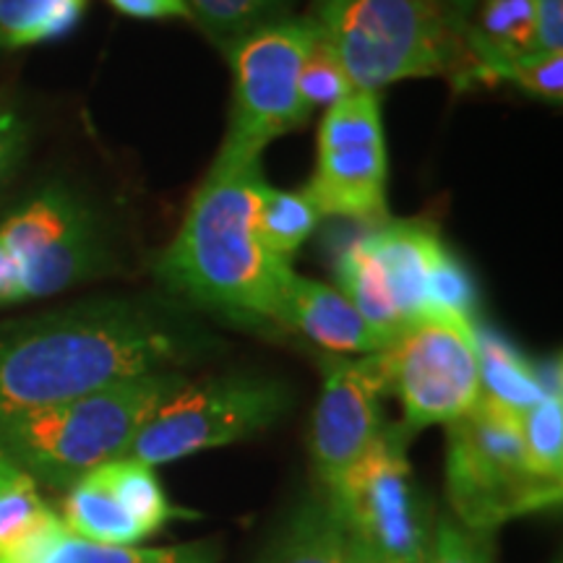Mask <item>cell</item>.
<instances>
[{
    "label": "cell",
    "instance_id": "20",
    "mask_svg": "<svg viewBox=\"0 0 563 563\" xmlns=\"http://www.w3.org/2000/svg\"><path fill=\"white\" fill-rule=\"evenodd\" d=\"M60 517L45 504L37 483L0 456V563L24 551Z\"/></svg>",
    "mask_w": 563,
    "mask_h": 563
},
{
    "label": "cell",
    "instance_id": "17",
    "mask_svg": "<svg viewBox=\"0 0 563 563\" xmlns=\"http://www.w3.org/2000/svg\"><path fill=\"white\" fill-rule=\"evenodd\" d=\"M477 365H481V391L483 397L504 405L506 410L525 415L551 389L534 365L501 334L475 327Z\"/></svg>",
    "mask_w": 563,
    "mask_h": 563
},
{
    "label": "cell",
    "instance_id": "33",
    "mask_svg": "<svg viewBox=\"0 0 563 563\" xmlns=\"http://www.w3.org/2000/svg\"><path fill=\"white\" fill-rule=\"evenodd\" d=\"M347 563H399V561L384 559V555L368 553V551H363V548L347 543Z\"/></svg>",
    "mask_w": 563,
    "mask_h": 563
},
{
    "label": "cell",
    "instance_id": "25",
    "mask_svg": "<svg viewBox=\"0 0 563 563\" xmlns=\"http://www.w3.org/2000/svg\"><path fill=\"white\" fill-rule=\"evenodd\" d=\"M522 441L530 470L543 481L563 477V399L551 391L522 415Z\"/></svg>",
    "mask_w": 563,
    "mask_h": 563
},
{
    "label": "cell",
    "instance_id": "5",
    "mask_svg": "<svg viewBox=\"0 0 563 563\" xmlns=\"http://www.w3.org/2000/svg\"><path fill=\"white\" fill-rule=\"evenodd\" d=\"M446 496L456 522L490 534L511 519L553 509L561 483L530 470L522 415L481 394L473 410L449 422Z\"/></svg>",
    "mask_w": 563,
    "mask_h": 563
},
{
    "label": "cell",
    "instance_id": "19",
    "mask_svg": "<svg viewBox=\"0 0 563 563\" xmlns=\"http://www.w3.org/2000/svg\"><path fill=\"white\" fill-rule=\"evenodd\" d=\"M264 563H347V538L327 498H311L292 514Z\"/></svg>",
    "mask_w": 563,
    "mask_h": 563
},
{
    "label": "cell",
    "instance_id": "34",
    "mask_svg": "<svg viewBox=\"0 0 563 563\" xmlns=\"http://www.w3.org/2000/svg\"><path fill=\"white\" fill-rule=\"evenodd\" d=\"M467 3H473V0H460V9H456V11L452 13V19L456 21V24H460V30H464V24H462V9H464V5H467Z\"/></svg>",
    "mask_w": 563,
    "mask_h": 563
},
{
    "label": "cell",
    "instance_id": "31",
    "mask_svg": "<svg viewBox=\"0 0 563 563\" xmlns=\"http://www.w3.org/2000/svg\"><path fill=\"white\" fill-rule=\"evenodd\" d=\"M532 53H563V0H534Z\"/></svg>",
    "mask_w": 563,
    "mask_h": 563
},
{
    "label": "cell",
    "instance_id": "14",
    "mask_svg": "<svg viewBox=\"0 0 563 563\" xmlns=\"http://www.w3.org/2000/svg\"><path fill=\"white\" fill-rule=\"evenodd\" d=\"M277 327H290L329 352L373 355L389 347V336L373 329L352 302L332 285L290 272L282 292Z\"/></svg>",
    "mask_w": 563,
    "mask_h": 563
},
{
    "label": "cell",
    "instance_id": "9",
    "mask_svg": "<svg viewBox=\"0 0 563 563\" xmlns=\"http://www.w3.org/2000/svg\"><path fill=\"white\" fill-rule=\"evenodd\" d=\"M316 37L313 19H279L228 47L232 112L222 150L262 157L266 144L311 118L300 97V70Z\"/></svg>",
    "mask_w": 563,
    "mask_h": 563
},
{
    "label": "cell",
    "instance_id": "26",
    "mask_svg": "<svg viewBox=\"0 0 563 563\" xmlns=\"http://www.w3.org/2000/svg\"><path fill=\"white\" fill-rule=\"evenodd\" d=\"M475 306L477 295L473 279H470L460 258L443 245L431 266V277H428V313L473 321Z\"/></svg>",
    "mask_w": 563,
    "mask_h": 563
},
{
    "label": "cell",
    "instance_id": "6",
    "mask_svg": "<svg viewBox=\"0 0 563 563\" xmlns=\"http://www.w3.org/2000/svg\"><path fill=\"white\" fill-rule=\"evenodd\" d=\"M100 217L63 186H47L0 224V308L58 295L108 266Z\"/></svg>",
    "mask_w": 563,
    "mask_h": 563
},
{
    "label": "cell",
    "instance_id": "16",
    "mask_svg": "<svg viewBox=\"0 0 563 563\" xmlns=\"http://www.w3.org/2000/svg\"><path fill=\"white\" fill-rule=\"evenodd\" d=\"M462 37L475 76L488 79L493 66L534 51V0H477L475 24L464 26Z\"/></svg>",
    "mask_w": 563,
    "mask_h": 563
},
{
    "label": "cell",
    "instance_id": "22",
    "mask_svg": "<svg viewBox=\"0 0 563 563\" xmlns=\"http://www.w3.org/2000/svg\"><path fill=\"white\" fill-rule=\"evenodd\" d=\"M89 0H0V51L66 37L79 26Z\"/></svg>",
    "mask_w": 563,
    "mask_h": 563
},
{
    "label": "cell",
    "instance_id": "30",
    "mask_svg": "<svg viewBox=\"0 0 563 563\" xmlns=\"http://www.w3.org/2000/svg\"><path fill=\"white\" fill-rule=\"evenodd\" d=\"M26 150V123L5 104H0V186L11 178Z\"/></svg>",
    "mask_w": 563,
    "mask_h": 563
},
{
    "label": "cell",
    "instance_id": "18",
    "mask_svg": "<svg viewBox=\"0 0 563 563\" xmlns=\"http://www.w3.org/2000/svg\"><path fill=\"white\" fill-rule=\"evenodd\" d=\"M60 522L76 538L91 540V543L139 545L141 540H146V534L118 504L97 470L70 485L66 501H63Z\"/></svg>",
    "mask_w": 563,
    "mask_h": 563
},
{
    "label": "cell",
    "instance_id": "3",
    "mask_svg": "<svg viewBox=\"0 0 563 563\" xmlns=\"http://www.w3.org/2000/svg\"><path fill=\"white\" fill-rule=\"evenodd\" d=\"M186 382L180 371H159L9 415L0 420V456L37 485L68 490L102 464L129 456L141 428Z\"/></svg>",
    "mask_w": 563,
    "mask_h": 563
},
{
    "label": "cell",
    "instance_id": "13",
    "mask_svg": "<svg viewBox=\"0 0 563 563\" xmlns=\"http://www.w3.org/2000/svg\"><path fill=\"white\" fill-rule=\"evenodd\" d=\"M368 272L399 323L407 329L428 313V277L443 241L426 222H384L361 238Z\"/></svg>",
    "mask_w": 563,
    "mask_h": 563
},
{
    "label": "cell",
    "instance_id": "23",
    "mask_svg": "<svg viewBox=\"0 0 563 563\" xmlns=\"http://www.w3.org/2000/svg\"><path fill=\"white\" fill-rule=\"evenodd\" d=\"M97 473L102 475L112 496L118 498V504L123 506L125 514L139 525V530L146 538L159 532L170 519L183 514L167 501L165 490H162L154 467H150V464L131 460V456H121V460H112L97 467Z\"/></svg>",
    "mask_w": 563,
    "mask_h": 563
},
{
    "label": "cell",
    "instance_id": "11",
    "mask_svg": "<svg viewBox=\"0 0 563 563\" xmlns=\"http://www.w3.org/2000/svg\"><path fill=\"white\" fill-rule=\"evenodd\" d=\"M386 139L382 102L373 91H350L327 108L316 170L306 186L321 217L376 222L386 217Z\"/></svg>",
    "mask_w": 563,
    "mask_h": 563
},
{
    "label": "cell",
    "instance_id": "29",
    "mask_svg": "<svg viewBox=\"0 0 563 563\" xmlns=\"http://www.w3.org/2000/svg\"><path fill=\"white\" fill-rule=\"evenodd\" d=\"M428 563H493L488 532H475L456 519L443 517L435 522Z\"/></svg>",
    "mask_w": 563,
    "mask_h": 563
},
{
    "label": "cell",
    "instance_id": "32",
    "mask_svg": "<svg viewBox=\"0 0 563 563\" xmlns=\"http://www.w3.org/2000/svg\"><path fill=\"white\" fill-rule=\"evenodd\" d=\"M108 3L131 19H194L186 0H108Z\"/></svg>",
    "mask_w": 563,
    "mask_h": 563
},
{
    "label": "cell",
    "instance_id": "28",
    "mask_svg": "<svg viewBox=\"0 0 563 563\" xmlns=\"http://www.w3.org/2000/svg\"><path fill=\"white\" fill-rule=\"evenodd\" d=\"M488 79H506L530 95L548 102H561L563 97V53H530L525 58L498 63L490 68Z\"/></svg>",
    "mask_w": 563,
    "mask_h": 563
},
{
    "label": "cell",
    "instance_id": "10",
    "mask_svg": "<svg viewBox=\"0 0 563 563\" xmlns=\"http://www.w3.org/2000/svg\"><path fill=\"white\" fill-rule=\"evenodd\" d=\"M386 391L397 394L410 428L449 426L481 399L475 321L426 313L376 352Z\"/></svg>",
    "mask_w": 563,
    "mask_h": 563
},
{
    "label": "cell",
    "instance_id": "15",
    "mask_svg": "<svg viewBox=\"0 0 563 563\" xmlns=\"http://www.w3.org/2000/svg\"><path fill=\"white\" fill-rule=\"evenodd\" d=\"M220 538L165 548L104 545L76 538L58 522L5 563H220Z\"/></svg>",
    "mask_w": 563,
    "mask_h": 563
},
{
    "label": "cell",
    "instance_id": "27",
    "mask_svg": "<svg viewBox=\"0 0 563 563\" xmlns=\"http://www.w3.org/2000/svg\"><path fill=\"white\" fill-rule=\"evenodd\" d=\"M352 91V84L344 74L340 58L332 51L327 37L319 30L311 53L300 70V97L308 108H332Z\"/></svg>",
    "mask_w": 563,
    "mask_h": 563
},
{
    "label": "cell",
    "instance_id": "2",
    "mask_svg": "<svg viewBox=\"0 0 563 563\" xmlns=\"http://www.w3.org/2000/svg\"><path fill=\"white\" fill-rule=\"evenodd\" d=\"M264 183L262 157L220 150L157 262L167 290L235 323H277L292 264L274 258L253 228Z\"/></svg>",
    "mask_w": 563,
    "mask_h": 563
},
{
    "label": "cell",
    "instance_id": "24",
    "mask_svg": "<svg viewBox=\"0 0 563 563\" xmlns=\"http://www.w3.org/2000/svg\"><path fill=\"white\" fill-rule=\"evenodd\" d=\"M194 21L228 51L245 34L285 16L287 0H186Z\"/></svg>",
    "mask_w": 563,
    "mask_h": 563
},
{
    "label": "cell",
    "instance_id": "12",
    "mask_svg": "<svg viewBox=\"0 0 563 563\" xmlns=\"http://www.w3.org/2000/svg\"><path fill=\"white\" fill-rule=\"evenodd\" d=\"M384 394L386 382L376 352L361 361H329L311 422V462L323 490L332 488L384 431Z\"/></svg>",
    "mask_w": 563,
    "mask_h": 563
},
{
    "label": "cell",
    "instance_id": "7",
    "mask_svg": "<svg viewBox=\"0 0 563 563\" xmlns=\"http://www.w3.org/2000/svg\"><path fill=\"white\" fill-rule=\"evenodd\" d=\"M407 428L384 426L323 490L347 543L399 563H428L435 522L405 452Z\"/></svg>",
    "mask_w": 563,
    "mask_h": 563
},
{
    "label": "cell",
    "instance_id": "21",
    "mask_svg": "<svg viewBox=\"0 0 563 563\" xmlns=\"http://www.w3.org/2000/svg\"><path fill=\"white\" fill-rule=\"evenodd\" d=\"M321 214L306 191H279L264 183L256 201V228L258 241L279 262L292 264V256L300 245L311 238Z\"/></svg>",
    "mask_w": 563,
    "mask_h": 563
},
{
    "label": "cell",
    "instance_id": "8",
    "mask_svg": "<svg viewBox=\"0 0 563 563\" xmlns=\"http://www.w3.org/2000/svg\"><path fill=\"white\" fill-rule=\"evenodd\" d=\"M287 407L290 389L274 378L232 373L186 382L141 428L129 456L157 467L228 446L272 428Z\"/></svg>",
    "mask_w": 563,
    "mask_h": 563
},
{
    "label": "cell",
    "instance_id": "4",
    "mask_svg": "<svg viewBox=\"0 0 563 563\" xmlns=\"http://www.w3.org/2000/svg\"><path fill=\"white\" fill-rule=\"evenodd\" d=\"M319 24L352 91L422 76H475V63L441 0H319Z\"/></svg>",
    "mask_w": 563,
    "mask_h": 563
},
{
    "label": "cell",
    "instance_id": "1",
    "mask_svg": "<svg viewBox=\"0 0 563 563\" xmlns=\"http://www.w3.org/2000/svg\"><path fill=\"white\" fill-rule=\"evenodd\" d=\"M209 336L178 308L144 298H100L0 327V420L178 371Z\"/></svg>",
    "mask_w": 563,
    "mask_h": 563
}]
</instances>
